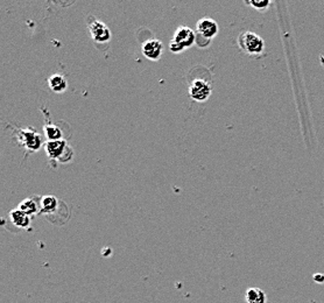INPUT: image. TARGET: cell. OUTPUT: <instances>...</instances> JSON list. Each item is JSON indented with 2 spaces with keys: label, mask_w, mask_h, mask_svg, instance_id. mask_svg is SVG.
Wrapping results in <instances>:
<instances>
[{
  "label": "cell",
  "mask_w": 324,
  "mask_h": 303,
  "mask_svg": "<svg viewBox=\"0 0 324 303\" xmlns=\"http://www.w3.org/2000/svg\"><path fill=\"white\" fill-rule=\"evenodd\" d=\"M238 45L240 49L251 56H259L265 50V41L253 31H244L238 37Z\"/></svg>",
  "instance_id": "6da1fadb"
},
{
  "label": "cell",
  "mask_w": 324,
  "mask_h": 303,
  "mask_svg": "<svg viewBox=\"0 0 324 303\" xmlns=\"http://www.w3.org/2000/svg\"><path fill=\"white\" fill-rule=\"evenodd\" d=\"M45 149L49 159L57 160L60 162H68L74 155L73 149L68 146L67 141L63 139L56 141H47Z\"/></svg>",
  "instance_id": "7a4b0ae2"
},
{
  "label": "cell",
  "mask_w": 324,
  "mask_h": 303,
  "mask_svg": "<svg viewBox=\"0 0 324 303\" xmlns=\"http://www.w3.org/2000/svg\"><path fill=\"white\" fill-rule=\"evenodd\" d=\"M211 85L204 80H195L189 86V96L195 102H205L211 94Z\"/></svg>",
  "instance_id": "3957f363"
},
{
  "label": "cell",
  "mask_w": 324,
  "mask_h": 303,
  "mask_svg": "<svg viewBox=\"0 0 324 303\" xmlns=\"http://www.w3.org/2000/svg\"><path fill=\"white\" fill-rule=\"evenodd\" d=\"M89 29L93 40L98 43H105L111 40V31L104 22L97 20L96 18H90Z\"/></svg>",
  "instance_id": "277c9868"
},
{
  "label": "cell",
  "mask_w": 324,
  "mask_h": 303,
  "mask_svg": "<svg viewBox=\"0 0 324 303\" xmlns=\"http://www.w3.org/2000/svg\"><path fill=\"white\" fill-rule=\"evenodd\" d=\"M171 41L176 43L177 46H179L185 50L187 48H190V47L196 42V34H195V31L189 28V27L181 26L175 30L173 40Z\"/></svg>",
  "instance_id": "5b68a950"
},
{
  "label": "cell",
  "mask_w": 324,
  "mask_h": 303,
  "mask_svg": "<svg viewBox=\"0 0 324 303\" xmlns=\"http://www.w3.org/2000/svg\"><path fill=\"white\" fill-rule=\"evenodd\" d=\"M218 33L217 22L211 18H202L197 21L196 25V37L205 39V40H211Z\"/></svg>",
  "instance_id": "8992f818"
},
{
  "label": "cell",
  "mask_w": 324,
  "mask_h": 303,
  "mask_svg": "<svg viewBox=\"0 0 324 303\" xmlns=\"http://www.w3.org/2000/svg\"><path fill=\"white\" fill-rule=\"evenodd\" d=\"M19 140L29 151L35 152L41 147L42 140L40 134L34 132L33 129H19Z\"/></svg>",
  "instance_id": "52a82bcc"
},
{
  "label": "cell",
  "mask_w": 324,
  "mask_h": 303,
  "mask_svg": "<svg viewBox=\"0 0 324 303\" xmlns=\"http://www.w3.org/2000/svg\"><path fill=\"white\" fill-rule=\"evenodd\" d=\"M163 53V45L159 40H147L142 45V54L145 57L152 61H158L161 58Z\"/></svg>",
  "instance_id": "ba28073f"
},
{
  "label": "cell",
  "mask_w": 324,
  "mask_h": 303,
  "mask_svg": "<svg viewBox=\"0 0 324 303\" xmlns=\"http://www.w3.org/2000/svg\"><path fill=\"white\" fill-rule=\"evenodd\" d=\"M11 222L18 226L19 229H27L30 225V216L26 215L25 212L19 210L18 208L15 210H12L9 214Z\"/></svg>",
  "instance_id": "9c48e42d"
},
{
  "label": "cell",
  "mask_w": 324,
  "mask_h": 303,
  "mask_svg": "<svg viewBox=\"0 0 324 303\" xmlns=\"http://www.w3.org/2000/svg\"><path fill=\"white\" fill-rule=\"evenodd\" d=\"M58 200L55 196H52V195H48V196H44V197L41 198V202H40V212L41 214H53V212H55L57 210V207H58Z\"/></svg>",
  "instance_id": "30bf717a"
},
{
  "label": "cell",
  "mask_w": 324,
  "mask_h": 303,
  "mask_svg": "<svg viewBox=\"0 0 324 303\" xmlns=\"http://www.w3.org/2000/svg\"><path fill=\"white\" fill-rule=\"evenodd\" d=\"M48 84H49V88L56 93L64 92L68 88L67 80H65V78L60 74L53 75V76L48 80Z\"/></svg>",
  "instance_id": "8fae6325"
},
{
  "label": "cell",
  "mask_w": 324,
  "mask_h": 303,
  "mask_svg": "<svg viewBox=\"0 0 324 303\" xmlns=\"http://www.w3.org/2000/svg\"><path fill=\"white\" fill-rule=\"evenodd\" d=\"M245 298L247 303H266L267 301L266 294L259 288H248Z\"/></svg>",
  "instance_id": "7c38bea8"
},
{
  "label": "cell",
  "mask_w": 324,
  "mask_h": 303,
  "mask_svg": "<svg viewBox=\"0 0 324 303\" xmlns=\"http://www.w3.org/2000/svg\"><path fill=\"white\" fill-rule=\"evenodd\" d=\"M44 131L45 136L48 141H56V140H62V131L61 128L56 125L53 124H46L44 126Z\"/></svg>",
  "instance_id": "4fadbf2b"
},
{
  "label": "cell",
  "mask_w": 324,
  "mask_h": 303,
  "mask_svg": "<svg viewBox=\"0 0 324 303\" xmlns=\"http://www.w3.org/2000/svg\"><path fill=\"white\" fill-rule=\"evenodd\" d=\"M40 207H38V203L35 202L33 198H26L23 199L22 202L18 206V209L21 210L22 212H25L26 215L28 216H33L37 214L38 211H40L39 209Z\"/></svg>",
  "instance_id": "5bb4252c"
},
{
  "label": "cell",
  "mask_w": 324,
  "mask_h": 303,
  "mask_svg": "<svg viewBox=\"0 0 324 303\" xmlns=\"http://www.w3.org/2000/svg\"><path fill=\"white\" fill-rule=\"evenodd\" d=\"M248 5H251L252 7H255L258 11H266L268 9V6L271 5V2L268 0H263V2H248Z\"/></svg>",
  "instance_id": "9a60e30c"
},
{
  "label": "cell",
  "mask_w": 324,
  "mask_h": 303,
  "mask_svg": "<svg viewBox=\"0 0 324 303\" xmlns=\"http://www.w3.org/2000/svg\"><path fill=\"white\" fill-rule=\"evenodd\" d=\"M169 49L171 50L173 53H181L183 52V49L181 48V47L177 46L176 43H174L173 41H170V45H169Z\"/></svg>",
  "instance_id": "2e32d148"
},
{
  "label": "cell",
  "mask_w": 324,
  "mask_h": 303,
  "mask_svg": "<svg viewBox=\"0 0 324 303\" xmlns=\"http://www.w3.org/2000/svg\"><path fill=\"white\" fill-rule=\"evenodd\" d=\"M314 281L317 283H323L324 282V275L323 274H314Z\"/></svg>",
  "instance_id": "e0dca14e"
}]
</instances>
